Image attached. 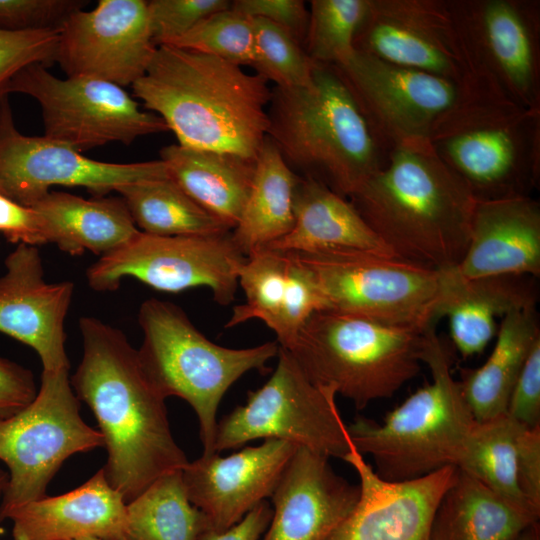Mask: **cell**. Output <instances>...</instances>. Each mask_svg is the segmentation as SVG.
I'll return each instance as SVG.
<instances>
[{"instance_id": "cell-1", "label": "cell", "mask_w": 540, "mask_h": 540, "mask_svg": "<svg viewBox=\"0 0 540 540\" xmlns=\"http://www.w3.org/2000/svg\"><path fill=\"white\" fill-rule=\"evenodd\" d=\"M79 329L83 353L71 385L98 422L107 451L106 479L128 503L189 461L172 435L166 398L126 335L90 316L80 318Z\"/></svg>"}, {"instance_id": "cell-2", "label": "cell", "mask_w": 540, "mask_h": 540, "mask_svg": "<svg viewBox=\"0 0 540 540\" xmlns=\"http://www.w3.org/2000/svg\"><path fill=\"white\" fill-rule=\"evenodd\" d=\"M132 90L181 146L255 159L267 137L272 88L224 59L159 46Z\"/></svg>"}, {"instance_id": "cell-3", "label": "cell", "mask_w": 540, "mask_h": 540, "mask_svg": "<svg viewBox=\"0 0 540 540\" xmlns=\"http://www.w3.org/2000/svg\"><path fill=\"white\" fill-rule=\"evenodd\" d=\"M349 198L396 257L437 270L463 258L477 201L430 143L392 149Z\"/></svg>"}, {"instance_id": "cell-4", "label": "cell", "mask_w": 540, "mask_h": 540, "mask_svg": "<svg viewBox=\"0 0 540 540\" xmlns=\"http://www.w3.org/2000/svg\"><path fill=\"white\" fill-rule=\"evenodd\" d=\"M267 113V137L288 166L345 198L384 165L390 152L333 66L316 64L309 86H273Z\"/></svg>"}, {"instance_id": "cell-5", "label": "cell", "mask_w": 540, "mask_h": 540, "mask_svg": "<svg viewBox=\"0 0 540 540\" xmlns=\"http://www.w3.org/2000/svg\"><path fill=\"white\" fill-rule=\"evenodd\" d=\"M429 143L476 201L530 196L540 175V110L479 80L433 125Z\"/></svg>"}, {"instance_id": "cell-6", "label": "cell", "mask_w": 540, "mask_h": 540, "mask_svg": "<svg viewBox=\"0 0 540 540\" xmlns=\"http://www.w3.org/2000/svg\"><path fill=\"white\" fill-rule=\"evenodd\" d=\"M421 362L432 380L389 412L381 423L357 417L347 425L356 450L372 457L388 481L416 479L457 466L476 423L451 371V357L429 327L421 335Z\"/></svg>"}, {"instance_id": "cell-7", "label": "cell", "mask_w": 540, "mask_h": 540, "mask_svg": "<svg viewBox=\"0 0 540 540\" xmlns=\"http://www.w3.org/2000/svg\"><path fill=\"white\" fill-rule=\"evenodd\" d=\"M143 332L141 365L165 397L177 396L194 410L203 454L215 452L217 410L227 390L251 370L264 372L277 356V341L243 349L217 345L205 337L177 305L150 298L138 312Z\"/></svg>"}, {"instance_id": "cell-8", "label": "cell", "mask_w": 540, "mask_h": 540, "mask_svg": "<svg viewBox=\"0 0 540 540\" xmlns=\"http://www.w3.org/2000/svg\"><path fill=\"white\" fill-rule=\"evenodd\" d=\"M422 332L319 310L287 350L313 383L334 388L363 409L418 375Z\"/></svg>"}, {"instance_id": "cell-9", "label": "cell", "mask_w": 540, "mask_h": 540, "mask_svg": "<svg viewBox=\"0 0 540 540\" xmlns=\"http://www.w3.org/2000/svg\"><path fill=\"white\" fill-rule=\"evenodd\" d=\"M293 254L311 273L324 310L419 331L441 319L443 270L361 251Z\"/></svg>"}, {"instance_id": "cell-10", "label": "cell", "mask_w": 540, "mask_h": 540, "mask_svg": "<svg viewBox=\"0 0 540 540\" xmlns=\"http://www.w3.org/2000/svg\"><path fill=\"white\" fill-rule=\"evenodd\" d=\"M69 369L42 371L35 398L0 419V460L8 481L0 500V522L11 509L41 499L63 462L72 455L104 447L99 430L80 416Z\"/></svg>"}, {"instance_id": "cell-11", "label": "cell", "mask_w": 540, "mask_h": 540, "mask_svg": "<svg viewBox=\"0 0 540 540\" xmlns=\"http://www.w3.org/2000/svg\"><path fill=\"white\" fill-rule=\"evenodd\" d=\"M277 357L267 382L250 391L246 403L217 424L215 452L262 438L343 459L353 443L338 410L335 389L313 383L287 349L279 346Z\"/></svg>"}, {"instance_id": "cell-12", "label": "cell", "mask_w": 540, "mask_h": 540, "mask_svg": "<svg viewBox=\"0 0 540 540\" xmlns=\"http://www.w3.org/2000/svg\"><path fill=\"white\" fill-rule=\"evenodd\" d=\"M245 260L232 231L157 236L139 230L89 266L86 278L98 292L115 291L126 278L169 293L203 286L217 303L228 305L235 298L238 271Z\"/></svg>"}, {"instance_id": "cell-13", "label": "cell", "mask_w": 540, "mask_h": 540, "mask_svg": "<svg viewBox=\"0 0 540 540\" xmlns=\"http://www.w3.org/2000/svg\"><path fill=\"white\" fill-rule=\"evenodd\" d=\"M6 93L35 99L44 136L80 153L114 142L130 145L139 137L169 131L161 117L142 110L123 87L92 78L61 79L42 64L22 69Z\"/></svg>"}, {"instance_id": "cell-14", "label": "cell", "mask_w": 540, "mask_h": 540, "mask_svg": "<svg viewBox=\"0 0 540 540\" xmlns=\"http://www.w3.org/2000/svg\"><path fill=\"white\" fill-rule=\"evenodd\" d=\"M477 78L540 110V1L447 0Z\"/></svg>"}, {"instance_id": "cell-15", "label": "cell", "mask_w": 540, "mask_h": 540, "mask_svg": "<svg viewBox=\"0 0 540 540\" xmlns=\"http://www.w3.org/2000/svg\"><path fill=\"white\" fill-rule=\"evenodd\" d=\"M369 127L388 150L429 143L430 131L469 87L354 51L334 65ZM474 85V84H473Z\"/></svg>"}, {"instance_id": "cell-16", "label": "cell", "mask_w": 540, "mask_h": 540, "mask_svg": "<svg viewBox=\"0 0 540 540\" xmlns=\"http://www.w3.org/2000/svg\"><path fill=\"white\" fill-rule=\"evenodd\" d=\"M168 176L160 159L102 162L45 136H26L16 128L8 95L0 99V193L19 204L32 207L56 185L102 197L128 183Z\"/></svg>"}, {"instance_id": "cell-17", "label": "cell", "mask_w": 540, "mask_h": 540, "mask_svg": "<svg viewBox=\"0 0 540 540\" xmlns=\"http://www.w3.org/2000/svg\"><path fill=\"white\" fill-rule=\"evenodd\" d=\"M354 49L462 87L479 80L447 0H369Z\"/></svg>"}, {"instance_id": "cell-18", "label": "cell", "mask_w": 540, "mask_h": 540, "mask_svg": "<svg viewBox=\"0 0 540 540\" xmlns=\"http://www.w3.org/2000/svg\"><path fill=\"white\" fill-rule=\"evenodd\" d=\"M156 49L147 1L100 0L61 23L55 62L67 77L132 86L145 75Z\"/></svg>"}, {"instance_id": "cell-19", "label": "cell", "mask_w": 540, "mask_h": 540, "mask_svg": "<svg viewBox=\"0 0 540 540\" xmlns=\"http://www.w3.org/2000/svg\"><path fill=\"white\" fill-rule=\"evenodd\" d=\"M359 477V499L325 540H429L435 510L457 474L446 466L406 481L381 478L353 445L342 459Z\"/></svg>"}, {"instance_id": "cell-20", "label": "cell", "mask_w": 540, "mask_h": 540, "mask_svg": "<svg viewBox=\"0 0 540 540\" xmlns=\"http://www.w3.org/2000/svg\"><path fill=\"white\" fill-rule=\"evenodd\" d=\"M0 276V332L30 346L44 371L69 369L64 323L74 283H50L37 247L18 244Z\"/></svg>"}, {"instance_id": "cell-21", "label": "cell", "mask_w": 540, "mask_h": 540, "mask_svg": "<svg viewBox=\"0 0 540 540\" xmlns=\"http://www.w3.org/2000/svg\"><path fill=\"white\" fill-rule=\"evenodd\" d=\"M297 447L265 439L229 456L202 455L182 469L188 498L204 513L211 530L224 531L271 497Z\"/></svg>"}, {"instance_id": "cell-22", "label": "cell", "mask_w": 540, "mask_h": 540, "mask_svg": "<svg viewBox=\"0 0 540 540\" xmlns=\"http://www.w3.org/2000/svg\"><path fill=\"white\" fill-rule=\"evenodd\" d=\"M359 486L334 472L328 457L297 447L272 495L262 540H325L351 513Z\"/></svg>"}, {"instance_id": "cell-23", "label": "cell", "mask_w": 540, "mask_h": 540, "mask_svg": "<svg viewBox=\"0 0 540 540\" xmlns=\"http://www.w3.org/2000/svg\"><path fill=\"white\" fill-rule=\"evenodd\" d=\"M238 285L246 300L233 308L225 327L259 319L285 349L293 344L307 319L325 309L311 273L293 253L267 248L254 251L239 268Z\"/></svg>"}, {"instance_id": "cell-24", "label": "cell", "mask_w": 540, "mask_h": 540, "mask_svg": "<svg viewBox=\"0 0 540 540\" xmlns=\"http://www.w3.org/2000/svg\"><path fill=\"white\" fill-rule=\"evenodd\" d=\"M453 269L469 279L539 276L538 201L531 196L477 201L467 248Z\"/></svg>"}, {"instance_id": "cell-25", "label": "cell", "mask_w": 540, "mask_h": 540, "mask_svg": "<svg viewBox=\"0 0 540 540\" xmlns=\"http://www.w3.org/2000/svg\"><path fill=\"white\" fill-rule=\"evenodd\" d=\"M5 520L14 540H125L126 502L101 468L72 491L11 509Z\"/></svg>"}, {"instance_id": "cell-26", "label": "cell", "mask_w": 540, "mask_h": 540, "mask_svg": "<svg viewBox=\"0 0 540 540\" xmlns=\"http://www.w3.org/2000/svg\"><path fill=\"white\" fill-rule=\"evenodd\" d=\"M293 213L292 229L263 248L290 253L361 251L396 257L350 201L314 178L300 176Z\"/></svg>"}, {"instance_id": "cell-27", "label": "cell", "mask_w": 540, "mask_h": 540, "mask_svg": "<svg viewBox=\"0 0 540 540\" xmlns=\"http://www.w3.org/2000/svg\"><path fill=\"white\" fill-rule=\"evenodd\" d=\"M520 276L464 278L443 270L440 318L449 322L451 339L462 355L481 353L497 334V319L514 309L535 304V296Z\"/></svg>"}, {"instance_id": "cell-28", "label": "cell", "mask_w": 540, "mask_h": 540, "mask_svg": "<svg viewBox=\"0 0 540 540\" xmlns=\"http://www.w3.org/2000/svg\"><path fill=\"white\" fill-rule=\"evenodd\" d=\"M32 207L41 218L47 244L71 256L89 251L101 257L139 231L120 196L86 199L50 190Z\"/></svg>"}, {"instance_id": "cell-29", "label": "cell", "mask_w": 540, "mask_h": 540, "mask_svg": "<svg viewBox=\"0 0 540 540\" xmlns=\"http://www.w3.org/2000/svg\"><path fill=\"white\" fill-rule=\"evenodd\" d=\"M160 160L195 202L235 228L252 187L256 158L171 144L160 150Z\"/></svg>"}, {"instance_id": "cell-30", "label": "cell", "mask_w": 540, "mask_h": 540, "mask_svg": "<svg viewBox=\"0 0 540 540\" xmlns=\"http://www.w3.org/2000/svg\"><path fill=\"white\" fill-rule=\"evenodd\" d=\"M494 348L483 365L461 369L463 397L477 422L506 413L516 380L540 338L535 304L514 309L502 319Z\"/></svg>"}, {"instance_id": "cell-31", "label": "cell", "mask_w": 540, "mask_h": 540, "mask_svg": "<svg viewBox=\"0 0 540 540\" xmlns=\"http://www.w3.org/2000/svg\"><path fill=\"white\" fill-rule=\"evenodd\" d=\"M538 520L457 468L435 510L429 540H512Z\"/></svg>"}, {"instance_id": "cell-32", "label": "cell", "mask_w": 540, "mask_h": 540, "mask_svg": "<svg viewBox=\"0 0 540 540\" xmlns=\"http://www.w3.org/2000/svg\"><path fill=\"white\" fill-rule=\"evenodd\" d=\"M299 178L266 137L256 158L250 193L232 230V238L245 257L292 229L293 197Z\"/></svg>"}, {"instance_id": "cell-33", "label": "cell", "mask_w": 540, "mask_h": 540, "mask_svg": "<svg viewBox=\"0 0 540 540\" xmlns=\"http://www.w3.org/2000/svg\"><path fill=\"white\" fill-rule=\"evenodd\" d=\"M136 225L157 236L217 234L232 231L168 177L140 180L116 189Z\"/></svg>"}, {"instance_id": "cell-34", "label": "cell", "mask_w": 540, "mask_h": 540, "mask_svg": "<svg viewBox=\"0 0 540 540\" xmlns=\"http://www.w3.org/2000/svg\"><path fill=\"white\" fill-rule=\"evenodd\" d=\"M208 529L188 498L182 469L160 476L126 503L125 540H200Z\"/></svg>"}, {"instance_id": "cell-35", "label": "cell", "mask_w": 540, "mask_h": 540, "mask_svg": "<svg viewBox=\"0 0 540 540\" xmlns=\"http://www.w3.org/2000/svg\"><path fill=\"white\" fill-rule=\"evenodd\" d=\"M522 428L507 413L476 421L456 467L512 505L539 516L540 511L526 500L517 483L516 448Z\"/></svg>"}, {"instance_id": "cell-36", "label": "cell", "mask_w": 540, "mask_h": 540, "mask_svg": "<svg viewBox=\"0 0 540 540\" xmlns=\"http://www.w3.org/2000/svg\"><path fill=\"white\" fill-rule=\"evenodd\" d=\"M369 0H312L303 44L317 64L334 66L355 51L354 39L367 12Z\"/></svg>"}, {"instance_id": "cell-37", "label": "cell", "mask_w": 540, "mask_h": 540, "mask_svg": "<svg viewBox=\"0 0 540 540\" xmlns=\"http://www.w3.org/2000/svg\"><path fill=\"white\" fill-rule=\"evenodd\" d=\"M255 32L251 67L268 83L280 88H299L312 82L314 63L303 45L288 31L260 18H252Z\"/></svg>"}, {"instance_id": "cell-38", "label": "cell", "mask_w": 540, "mask_h": 540, "mask_svg": "<svg viewBox=\"0 0 540 540\" xmlns=\"http://www.w3.org/2000/svg\"><path fill=\"white\" fill-rule=\"evenodd\" d=\"M168 46L251 66L255 50L253 20L230 7L206 17Z\"/></svg>"}, {"instance_id": "cell-39", "label": "cell", "mask_w": 540, "mask_h": 540, "mask_svg": "<svg viewBox=\"0 0 540 540\" xmlns=\"http://www.w3.org/2000/svg\"><path fill=\"white\" fill-rule=\"evenodd\" d=\"M58 40L59 27L20 31L0 28V99L22 69L33 64L48 67L55 62Z\"/></svg>"}, {"instance_id": "cell-40", "label": "cell", "mask_w": 540, "mask_h": 540, "mask_svg": "<svg viewBox=\"0 0 540 540\" xmlns=\"http://www.w3.org/2000/svg\"><path fill=\"white\" fill-rule=\"evenodd\" d=\"M228 0L147 1L149 26L154 44L170 45L206 17L231 7Z\"/></svg>"}, {"instance_id": "cell-41", "label": "cell", "mask_w": 540, "mask_h": 540, "mask_svg": "<svg viewBox=\"0 0 540 540\" xmlns=\"http://www.w3.org/2000/svg\"><path fill=\"white\" fill-rule=\"evenodd\" d=\"M85 3L81 0H0V28L14 31L58 28Z\"/></svg>"}, {"instance_id": "cell-42", "label": "cell", "mask_w": 540, "mask_h": 540, "mask_svg": "<svg viewBox=\"0 0 540 540\" xmlns=\"http://www.w3.org/2000/svg\"><path fill=\"white\" fill-rule=\"evenodd\" d=\"M506 413L523 426H540V338L516 380Z\"/></svg>"}, {"instance_id": "cell-43", "label": "cell", "mask_w": 540, "mask_h": 540, "mask_svg": "<svg viewBox=\"0 0 540 540\" xmlns=\"http://www.w3.org/2000/svg\"><path fill=\"white\" fill-rule=\"evenodd\" d=\"M231 8L251 18L267 20L288 31L304 44L309 9L301 0H235Z\"/></svg>"}, {"instance_id": "cell-44", "label": "cell", "mask_w": 540, "mask_h": 540, "mask_svg": "<svg viewBox=\"0 0 540 540\" xmlns=\"http://www.w3.org/2000/svg\"><path fill=\"white\" fill-rule=\"evenodd\" d=\"M516 476L526 500L540 511V426L521 429L516 448Z\"/></svg>"}, {"instance_id": "cell-45", "label": "cell", "mask_w": 540, "mask_h": 540, "mask_svg": "<svg viewBox=\"0 0 540 540\" xmlns=\"http://www.w3.org/2000/svg\"><path fill=\"white\" fill-rule=\"evenodd\" d=\"M0 232L13 243L34 247L47 244L42 221L37 211L1 193Z\"/></svg>"}, {"instance_id": "cell-46", "label": "cell", "mask_w": 540, "mask_h": 540, "mask_svg": "<svg viewBox=\"0 0 540 540\" xmlns=\"http://www.w3.org/2000/svg\"><path fill=\"white\" fill-rule=\"evenodd\" d=\"M37 391L34 376L29 369L0 357V419L27 406Z\"/></svg>"}, {"instance_id": "cell-47", "label": "cell", "mask_w": 540, "mask_h": 540, "mask_svg": "<svg viewBox=\"0 0 540 540\" xmlns=\"http://www.w3.org/2000/svg\"><path fill=\"white\" fill-rule=\"evenodd\" d=\"M271 517L272 508L266 501H262L235 525L220 532L208 529L200 540H260Z\"/></svg>"}, {"instance_id": "cell-48", "label": "cell", "mask_w": 540, "mask_h": 540, "mask_svg": "<svg viewBox=\"0 0 540 540\" xmlns=\"http://www.w3.org/2000/svg\"><path fill=\"white\" fill-rule=\"evenodd\" d=\"M512 540H540V526L539 522H535L525 528Z\"/></svg>"}, {"instance_id": "cell-49", "label": "cell", "mask_w": 540, "mask_h": 540, "mask_svg": "<svg viewBox=\"0 0 540 540\" xmlns=\"http://www.w3.org/2000/svg\"><path fill=\"white\" fill-rule=\"evenodd\" d=\"M8 481V473L0 469V500Z\"/></svg>"}, {"instance_id": "cell-50", "label": "cell", "mask_w": 540, "mask_h": 540, "mask_svg": "<svg viewBox=\"0 0 540 540\" xmlns=\"http://www.w3.org/2000/svg\"><path fill=\"white\" fill-rule=\"evenodd\" d=\"M79 540H100V539H96V538H83V539H79Z\"/></svg>"}]
</instances>
